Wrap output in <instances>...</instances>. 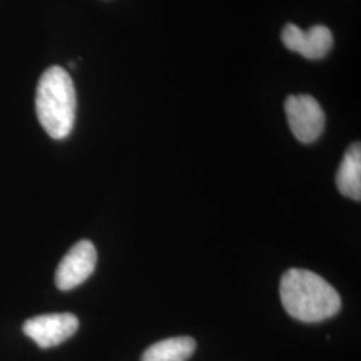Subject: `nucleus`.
Masks as SVG:
<instances>
[{
  "mask_svg": "<svg viewBox=\"0 0 361 361\" xmlns=\"http://www.w3.org/2000/svg\"><path fill=\"white\" fill-rule=\"evenodd\" d=\"M280 297L288 314L302 323H320L334 317L341 308V297L335 288L307 269L285 271Z\"/></svg>",
  "mask_w": 361,
  "mask_h": 361,
  "instance_id": "nucleus-1",
  "label": "nucleus"
},
{
  "mask_svg": "<svg viewBox=\"0 0 361 361\" xmlns=\"http://www.w3.org/2000/svg\"><path fill=\"white\" fill-rule=\"evenodd\" d=\"M42 128L54 140H65L75 123L77 92L65 68L52 66L39 79L35 97Z\"/></svg>",
  "mask_w": 361,
  "mask_h": 361,
  "instance_id": "nucleus-2",
  "label": "nucleus"
},
{
  "mask_svg": "<svg viewBox=\"0 0 361 361\" xmlns=\"http://www.w3.org/2000/svg\"><path fill=\"white\" fill-rule=\"evenodd\" d=\"M289 128L302 143L317 141L325 128V114L320 104L310 95H290L285 101Z\"/></svg>",
  "mask_w": 361,
  "mask_h": 361,
  "instance_id": "nucleus-3",
  "label": "nucleus"
},
{
  "mask_svg": "<svg viewBox=\"0 0 361 361\" xmlns=\"http://www.w3.org/2000/svg\"><path fill=\"white\" fill-rule=\"evenodd\" d=\"M79 320L73 313H52L28 319L23 324V332L34 340L39 348L56 347L75 335Z\"/></svg>",
  "mask_w": 361,
  "mask_h": 361,
  "instance_id": "nucleus-4",
  "label": "nucleus"
},
{
  "mask_svg": "<svg viewBox=\"0 0 361 361\" xmlns=\"http://www.w3.org/2000/svg\"><path fill=\"white\" fill-rule=\"evenodd\" d=\"M97 249L89 240L73 246L55 271V284L61 290H71L83 284L97 267Z\"/></svg>",
  "mask_w": 361,
  "mask_h": 361,
  "instance_id": "nucleus-5",
  "label": "nucleus"
},
{
  "mask_svg": "<svg viewBox=\"0 0 361 361\" xmlns=\"http://www.w3.org/2000/svg\"><path fill=\"white\" fill-rule=\"evenodd\" d=\"M281 39L288 50L297 52L307 59H322L334 46V35L325 26H313L304 31L289 23L284 27Z\"/></svg>",
  "mask_w": 361,
  "mask_h": 361,
  "instance_id": "nucleus-6",
  "label": "nucleus"
},
{
  "mask_svg": "<svg viewBox=\"0 0 361 361\" xmlns=\"http://www.w3.org/2000/svg\"><path fill=\"white\" fill-rule=\"evenodd\" d=\"M336 185L340 193L355 201L361 200V146L352 143L343 157L336 176Z\"/></svg>",
  "mask_w": 361,
  "mask_h": 361,
  "instance_id": "nucleus-7",
  "label": "nucleus"
},
{
  "mask_svg": "<svg viewBox=\"0 0 361 361\" xmlns=\"http://www.w3.org/2000/svg\"><path fill=\"white\" fill-rule=\"evenodd\" d=\"M195 348L193 337H171L150 345L143 352L141 361H188L193 356Z\"/></svg>",
  "mask_w": 361,
  "mask_h": 361,
  "instance_id": "nucleus-8",
  "label": "nucleus"
}]
</instances>
